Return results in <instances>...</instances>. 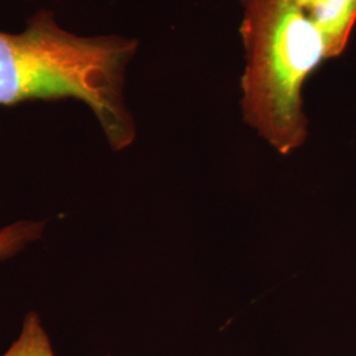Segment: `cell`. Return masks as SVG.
Here are the masks:
<instances>
[{"label":"cell","mask_w":356,"mask_h":356,"mask_svg":"<svg viewBox=\"0 0 356 356\" xmlns=\"http://www.w3.org/2000/svg\"><path fill=\"white\" fill-rule=\"evenodd\" d=\"M139 45L119 35L78 36L41 10L23 31H0V106L76 99L95 115L110 147L123 151L138 134L124 88Z\"/></svg>","instance_id":"1"},{"label":"cell","mask_w":356,"mask_h":356,"mask_svg":"<svg viewBox=\"0 0 356 356\" xmlns=\"http://www.w3.org/2000/svg\"><path fill=\"white\" fill-rule=\"evenodd\" d=\"M241 4L243 120L277 152L289 154L309 136L302 89L326 60L325 45L305 10L293 0Z\"/></svg>","instance_id":"2"},{"label":"cell","mask_w":356,"mask_h":356,"mask_svg":"<svg viewBox=\"0 0 356 356\" xmlns=\"http://www.w3.org/2000/svg\"><path fill=\"white\" fill-rule=\"evenodd\" d=\"M305 13L322 38L326 60L342 56L356 24V0H312Z\"/></svg>","instance_id":"3"},{"label":"cell","mask_w":356,"mask_h":356,"mask_svg":"<svg viewBox=\"0 0 356 356\" xmlns=\"http://www.w3.org/2000/svg\"><path fill=\"white\" fill-rule=\"evenodd\" d=\"M1 356H56L51 338L36 312L26 314L19 337Z\"/></svg>","instance_id":"4"},{"label":"cell","mask_w":356,"mask_h":356,"mask_svg":"<svg viewBox=\"0 0 356 356\" xmlns=\"http://www.w3.org/2000/svg\"><path fill=\"white\" fill-rule=\"evenodd\" d=\"M44 222L19 220L0 229V260L13 257L28 244L36 242L44 232Z\"/></svg>","instance_id":"5"},{"label":"cell","mask_w":356,"mask_h":356,"mask_svg":"<svg viewBox=\"0 0 356 356\" xmlns=\"http://www.w3.org/2000/svg\"><path fill=\"white\" fill-rule=\"evenodd\" d=\"M296 4H298L301 8L305 10L306 7L312 3V0H293Z\"/></svg>","instance_id":"6"}]
</instances>
